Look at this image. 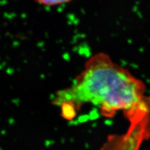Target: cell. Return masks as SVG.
Returning <instances> with one entry per match:
<instances>
[{
	"label": "cell",
	"instance_id": "6da1fadb",
	"mask_svg": "<svg viewBox=\"0 0 150 150\" xmlns=\"http://www.w3.org/2000/svg\"><path fill=\"white\" fill-rule=\"evenodd\" d=\"M145 91L143 81L108 54L98 53L88 59L73 86L59 91L53 102L58 106L68 102L75 107L91 103L99 106L105 117L111 118L119 111L127 117L142 103Z\"/></svg>",
	"mask_w": 150,
	"mask_h": 150
},
{
	"label": "cell",
	"instance_id": "7a4b0ae2",
	"mask_svg": "<svg viewBox=\"0 0 150 150\" xmlns=\"http://www.w3.org/2000/svg\"><path fill=\"white\" fill-rule=\"evenodd\" d=\"M73 0H35L36 3L45 6L52 7L71 3Z\"/></svg>",
	"mask_w": 150,
	"mask_h": 150
}]
</instances>
